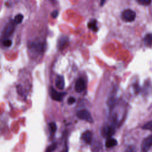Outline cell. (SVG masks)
<instances>
[{"instance_id":"1","label":"cell","mask_w":152,"mask_h":152,"mask_svg":"<svg viewBox=\"0 0 152 152\" xmlns=\"http://www.w3.org/2000/svg\"><path fill=\"white\" fill-rule=\"evenodd\" d=\"M77 116L79 119L86 121L88 122H90V123L93 122V119L90 113L86 109H82L77 112Z\"/></svg>"},{"instance_id":"2","label":"cell","mask_w":152,"mask_h":152,"mask_svg":"<svg viewBox=\"0 0 152 152\" xmlns=\"http://www.w3.org/2000/svg\"><path fill=\"white\" fill-rule=\"evenodd\" d=\"M136 17V14L135 11L132 10L127 9L123 11L122 14V19L127 22H131L133 21Z\"/></svg>"},{"instance_id":"3","label":"cell","mask_w":152,"mask_h":152,"mask_svg":"<svg viewBox=\"0 0 152 152\" xmlns=\"http://www.w3.org/2000/svg\"><path fill=\"white\" fill-rule=\"evenodd\" d=\"M14 30H15L14 22H12V21L9 22L6 25V26L5 27L3 30V33H2L3 37L5 39H8L14 33Z\"/></svg>"},{"instance_id":"4","label":"cell","mask_w":152,"mask_h":152,"mask_svg":"<svg viewBox=\"0 0 152 152\" xmlns=\"http://www.w3.org/2000/svg\"><path fill=\"white\" fill-rule=\"evenodd\" d=\"M115 127L114 125H107L103 128L102 134L103 137H107L108 138H110V137H112L115 134Z\"/></svg>"},{"instance_id":"5","label":"cell","mask_w":152,"mask_h":152,"mask_svg":"<svg viewBox=\"0 0 152 152\" xmlns=\"http://www.w3.org/2000/svg\"><path fill=\"white\" fill-rule=\"evenodd\" d=\"M152 147V135L144 138L141 143L142 152H147Z\"/></svg>"},{"instance_id":"6","label":"cell","mask_w":152,"mask_h":152,"mask_svg":"<svg viewBox=\"0 0 152 152\" xmlns=\"http://www.w3.org/2000/svg\"><path fill=\"white\" fill-rule=\"evenodd\" d=\"M50 94L51 98L56 101H61L63 97L65 96V93H60L55 90L53 87H51L50 89Z\"/></svg>"},{"instance_id":"7","label":"cell","mask_w":152,"mask_h":152,"mask_svg":"<svg viewBox=\"0 0 152 152\" xmlns=\"http://www.w3.org/2000/svg\"><path fill=\"white\" fill-rule=\"evenodd\" d=\"M85 88H86V83L84 80L81 78H78L75 84V90L77 93H81L83 91L85 90Z\"/></svg>"},{"instance_id":"8","label":"cell","mask_w":152,"mask_h":152,"mask_svg":"<svg viewBox=\"0 0 152 152\" xmlns=\"http://www.w3.org/2000/svg\"><path fill=\"white\" fill-rule=\"evenodd\" d=\"M30 48L31 51L40 53L44 50V45L42 43H31L30 45Z\"/></svg>"},{"instance_id":"9","label":"cell","mask_w":152,"mask_h":152,"mask_svg":"<svg viewBox=\"0 0 152 152\" xmlns=\"http://www.w3.org/2000/svg\"><path fill=\"white\" fill-rule=\"evenodd\" d=\"M55 85L56 87L60 90H62L65 87V81L64 77L62 76L59 75L57 77L55 80Z\"/></svg>"},{"instance_id":"10","label":"cell","mask_w":152,"mask_h":152,"mask_svg":"<svg viewBox=\"0 0 152 152\" xmlns=\"http://www.w3.org/2000/svg\"><path fill=\"white\" fill-rule=\"evenodd\" d=\"M82 139L87 143L90 144L92 141V133L90 131L84 132L82 135Z\"/></svg>"},{"instance_id":"11","label":"cell","mask_w":152,"mask_h":152,"mask_svg":"<svg viewBox=\"0 0 152 152\" xmlns=\"http://www.w3.org/2000/svg\"><path fill=\"white\" fill-rule=\"evenodd\" d=\"M68 42V39L66 37H62L59 39L58 43V46L59 49H63L67 46Z\"/></svg>"},{"instance_id":"12","label":"cell","mask_w":152,"mask_h":152,"mask_svg":"<svg viewBox=\"0 0 152 152\" xmlns=\"http://www.w3.org/2000/svg\"><path fill=\"white\" fill-rule=\"evenodd\" d=\"M118 144V141L115 138H108L105 142V145L107 148H112Z\"/></svg>"},{"instance_id":"13","label":"cell","mask_w":152,"mask_h":152,"mask_svg":"<svg viewBox=\"0 0 152 152\" xmlns=\"http://www.w3.org/2000/svg\"><path fill=\"white\" fill-rule=\"evenodd\" d=\"M88 27L94 31H97L98 30L97 21L96 20H92L88 23Z\"/></svg>"},{"instance_id":"14","label":"cell","mask_w":152,"mask_h":152,"mask_svg":"<svg viewBox=\"0 0 152 152\" xmlns=\"http://www.w3.org/2000/svg\"><path fill=\"white\" fill-rule=\"evenodd\" d=\"M145 44L148 46H152V34H147L144 39Z\"/></svg>"},{"instance_id":"15","label":"cell","mask_w":152,"mask_h":152,"mask_svg":"<svg viewBox=\"0 0 152 152\" xmlns=\"http://www.w3.org/2000/svg\"><path fill=\"white\" fill-rule=\"evenodd\" d=\"M23 19V15L21 14H18L15 17L14 19V22L15 24H20L22 22Z\"/></svg>"},{"instance_id":"16","label":"cell","mask_w":152,"mask_h":152,"mask_svg":"<svg viewBox=\"0 0 152 152\" xmlns=\"http://www.w3.org/2000/svg\"><path fill=\"white\" fill-rule=\"evenodd\" d=\"M142 129L152 131V121H149V122H147V123H145L142 126Z\"/></svg>"},{"instance_id":"17","label":"cell","mask_w":152,"mask_h":152,"mask_svg":"<svg viewBox=\"0 0 152 152\" xmlns=\"http://www.w3.org/2000/svg\"><path fill=\"white\" fill-rule=\"evenodd\" d=\"M49 129L51 131V132H55L56 131V125L55 122H51L49 124Z\"/></svg>"},{"instance_id":"18","label":"cell","mask_w":152,"mask_h":152,"mask_svg":"<svg viewBox=\"0 0 152 152\" xmlns=\"http://www.w3.org/2000/svg\"><path fill=\"white\" fill-rule=\"evenodd\" d=\"M3 45L5 47H10L11 46V44H12V42L10 39H5L4 40H3V42H2Z\"/></svg>"},{"instance_id":"19","label":"cell","mask_w":152,"mask_h":152,"mask_svg":"<svg viewBox=\"0 0 152 152\" xmlns=\"http://www.w3.org/2000/svg\"><path fill=\"white\" fill-rule=\"evenodd\" d=\"M57 144L56 143H53L52 144H51L50 146L48 147V148L46 149V152H52V151H53L56 148Z\"/></svg>"},{"instance_id":"20","label":"cell","mask_w":152,"mask_h":152,"mask_svg":"<svg viewBox=\"0 0 152 152\" xmlns=\"http://www.w3.org/2000/svg\"><path fill=\"white\" fill-rule=\"evenodd\" d=\"M152 0H137V1L138 2V3H140V4L142 5H147L151 4Z\"/></svg>"},{"instance_id":"21","label":"cell","mask_w":152,"mask_h":152,"mask_svg":"<svg viewBox=\"0 0 152 152\" xmlns=\"http://www.w3.org/2000/svg\"><path fill=\"white\" fill-rule=\"evenodd\" d=\"M125 152H135V148L133 146H128L125 150Z\"/></svg>"},{"instance_id":"22","label":"cell","mask_w":152,"mask_h":152,"mask_svg":"<svg viewBox=\"0 0 152 152\" xmlns=\"http://www.w3.org/2000/svg\"><path fill=\"white\" fill-rule=\"evenodd\" d=\"M75 102V99L73 97H70L68 99V103L69 104H71L74 103Z\"/></svg>"},{"instance_id":"23","label":"cell","mask_w":152,"mask_h":152,"mask_svg":"<svg viewBox=\"0 0 152 152\" xmlns=\"http://www.w3.org/2000/svg\"><path fill=\"white\" fill-rule=\"evenodd\" d=\"M58 11H53V12L52 13V17H53V18H56V17L58 16Z\"/></svg>"},{"instance_id":"24","label":"cell","mask_w":152,"mask_h":152,"mask_svg":"<svg viewBox=\"0 0 152 152\" xmlns=\"http://www.w3.org/2000/svg\"><path fill=\"white\" fill-rule=\"evenodd\" d=\"M105 1H106V0H100V5L103 6L104 4Z\"/></svg>"}]
</instances>
